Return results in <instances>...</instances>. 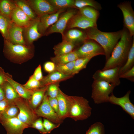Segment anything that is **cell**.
<instances>
[{"label":"cell","mask_w":134,"mask_h":134,"mask_svg":"<svg viewBox=\"0 0 134 134\" xmlns=\"http://www.w3.org/2000/svg\"><path fill=\"white\" fill-rule=\"evenodd\" d=\"M132 37L127 30L125 28H123L119 40L113 48L102 70L117 67H120L125 64L132 44Z\"/></svg>","instance_id":"cell-1"},{"label":"cell","mask_w":134,"mask_h":134,"mask_svg":"<svg viewBox=\"0 0 134 134\" xmlns=\"http://www.w3.org/2000/svg\"><path fill=\"white\" fill-rule=\"evenodd\" d=\"M86 30L85 33L88 39L96 41L103 48L106 61L110 57L113 48L120 39L122 30L114 32H104L99 30L97 27Z\"/></svg>","instance_id":"cell-2"},{"label":"cell","mask_w":134,"mask_h":134,"mask_svg":"<svg viewBox=\"0 0 134 134\" xmlns=\"http://www.w3.org/2000/svg\"><path fill=\"white\" fill-rule=\"evenodd\" d=\"M70 106L68 118L75 121L88 119L91 114L92 108L88 101L82 97L70 96Z\"/></svg>","instance_id":"cell-3"},{"label":"cell","mask_w":134,"mask_h":134,"mask_svg":"<svg viewBox=\"0 0 134 134\" xmlns=\"http://www.w3.org/2000/svg\"><path fill=\"white\" fill-rule=\"evenodd\" d=\"M3 52L9 59L19 63L27 61L33 57L31 47L26 45L13 44L4 40Z\"/></svg>","instance_id":"cell-4"},{"label":"cell","mask_w":134,"mask_h":134,"mask_svg":"<svg viewBox=\"0 0 134 134\" xmlns=\"http://www.w3.org/2000/svg\"><path fill=\"white\" fill-rule=\"evenodd\" d=\"M116 86L106 81L94 80L92 85L91 97L95 104L108 102L109 95L113 93Z\"/></svg>","instance_id":"cell-5"},{"label":"cell","mask_w":134,"mask_h":134,"mask_svg":"<svg viewBox=\"0 0 134 134\" xmlns=\"http://www.w3.org/2000/svg\"><path fill=\"white\" fill-rule=\"evenodd\" d=\"M14 102L19 109L17 117L22 123L30 127L32 124L38 117L30 105L28 100L20 97L16 99Z\"/></svg>","instance_id":"cell-6"},{"label":"cell","mask_w":134,"mask_h":134,"mask_svg":"<svg viewBox=\"0 0 134 134\" xmlns=\"http://www.w3.org/2000/svg\"><path fill=\"white\" fill-rule=\"evenodd\" d=\"M76 51L79 58L90 57L100 55H105L102 47L96 41L90 39L86 40Z\"/></svg>","instance_id":"cell-7"},{"label":"cell","mask_w":134,"mask_h":134,"mask_svg":"<svg viewBox=\"0 0 134 134\" xmlns=\"http://www.w3.org/2000/svg\"><path fill=\"white\" fill-rule=\"evenodd\" d=\"M34 111L38 117H43L56 124H61L63 122L50 106L46 92L42 102Z\"/></svg>","instance_id":"cell-8"},{"label":"cell","mask_w":134,"mask_h":134,"mask_svg":"<svg viewBox=\"0 0 134 134\" xmlns=\"http://www.w3.org/2000/svg\"><path fill=\"white\" fill-rule=\"evenodd\" d=\"M120 67H117L104 70H97L93 75L94 80H101L113 84L116 86L120 85V81L119 71Z\"/></svg>","instance_id":"cell-9"},{"label":"cell","mask_w":134,"mask_h":134,"mask_svg":"<svg viewBox=\"0 0 134 134\" xmlns=\"http://www.w3.org/2000/svg\"><path fill=\"white\" fill-rule=\"evenodd\" d=\"M76 13L75 10H69L63 14L57 21L48 29L44 34L47 35L57 33H61L62 36L67 23L71 18Z\"/></svg>","instance_id":"cell-10"},{"label":"cell","mask_w":134,"mask_h":134,"mask_svg":"<svg viewBox=\"0 0 134 134\" xmlns=\"http://www.w3.org/2000/svg\"><path fill=\"white\" fill-rule=\"evenodd\" d=\"M122 11L125 27L132 37L134 35V12L131 3L129 2L120 3L118 5Z\"/></svg>","instance_id":"cell-11"},{"label":"cell","mask_w":134,"mask_h":134,"mask_svg":"<svg viewBox=\"0 0 134 134\" xmlns=\"http://www.w3.org/2000/svg\"><path fill=\"white\" fill-rule=\"evenodd\" d=\"M131 93V91H129L124 96L120 98L116 97L112 93L109 96L108 102L120 106L124 111L134 119V105L130 99Z\"/></svg>","instance_id":"cell-12"},{"label":"cell","mask_w":134,"mask_h":134,"mask_svg":"<svg viewBox=\"0 0 134 134\" xmlns=\"http://www.w3.org/2000/svg\"><path fill=\"white\" fill-rule=\"evenodd\" d=\"M0 123L6 130L7 134H22L26 128H29L17 117L2 119Z\"/></svg>","instance_id":"cell-13"},{"label":"cell","mask_w":134,"mask_h":134,"mask_svg":"<svg viewBox=\"0 0 134 134\" xmlns=\"http://www.w3.org/2000/svg\"><path fill=\"white\" fill-rule=\"evenodd\" d=\"M38 17L56 12V9L48 1L45 0H33L26 1Z\"/></svg>","instance_id":"cell-14"},{"label":"cell","mask_w":134,"mask_h":134,"mask_svg":"<svg viewBox=\"0 0 134 134\" xmlns=\"http://www.w3.org/2000/svg\"><path fill=\"white\" fill-rule=\"evenodd\" d=\"M65 11L64 9L58 10L56 12L44 15L39 17L38 28L42 35L45 34L48 29L57 21L60 14Z\"/></svg>","instance_id":"cell-15"},{"label":"cell","mask_w":134,"mask_h":134,"mask_svg":"<svg viewBox=\"0 0 134 134\" xmlns=\"http://www.w3.org/2000/svg\"><path fill=\"white\" fill-rule=\"evenodd\" d=\"M56 98L58 104V115L63 121L68 118L70 106L69 96L64 93L60 89Z\"/></svg>","instance_id":"cell-16"},{"label":"cell","mask_w":134,"mask_h":134,"mask_svg":"<svg viewBox=\"0 0 134 134\" xmlns=\"http://www.w3.org/2000/svg\"><path fill=\"white\" fill-rule=\"evenodd\" d=\"M68 23V27L69 28L76 27L87 29L91 28L97 27V23L88 19L79 13L73 16Z\"/></svg>","instance_id":"cell-17"},{"label":"cell","mask_w":134,"mask_h":134,"mask_svg":"<svg viewBox=\"0 0 134 134\" xmlns=\"http://www.w3.org/2000/svg\"><path fill=\"white\" fill-rule=\"evenodd\" d=\"M23 28L12 21L8 30V41L14 44L26 45L23 35Z\"/></svg>","instance_id":"cell-18"},{"label":"cell","mask_w":134,"mask_h":134,"mask_svg":"<svg viewBox=\"0 0 134 134\" xmlns=\"http://www.w3.org/2000/svg\"><path fill=\"white\" fill-rule=\"evenodd\" d=\"M10 19L13 22L23 28L29 25L32 20L17 6L12 11Z\"/></svg>","instance_id":"cell-19"},{"label":"cell","mask_w":134,"mask_h":134,"mask_svg":"<svg viewBox=\"0 0 134 134\" xmlns=\"http://www.w3.org/2000/svg\"><path fill=\"white\" fill-rule=\"evenodd\" d=\"M39 18L38 17L32 20L29 25L24 28L26 39L29 43L31 44L41 36L38 28Z\"/></svg>","instance_id":"cell-20"},{"label":"cell","mask_w":134,"mask_h":134,"mask_svg":"<svg viewBox=\"0 0 134 134\" xmlns=\"http://www.w3.org/2000/svg\"><path fill=\"white\" fill-rule=\"evenodd\" d=\"M73 76L64 74L60 72L55 70L49 73L46 76L43 77L40 81L42 87L47 86L52 84L65 80L69 79Z\"/></svg>","instance_id":"cell-21"},{"label":"cell","mask_w":134,"mask_h":134,"mask_svg":"<svg viewBox=\"0 0 134 134\" xmlns=\"http://www.w3.org/2000/svg\"><path fill=\"white\" fill-rule=\"evenodd\" d=\"M6 81L13 87L17 93L21 98L29 100L33 92V91L28 90L23 86L13 79L11 75L8 73L5 75Z\"/></svg>","instance_id":"cell-22"},{"label":"cell","mask_w":134,"mask_h":134,"mask_svg":"<svg viewBox=\"0 0 134 134\" xmlns=\"http://www.w3.org/2000/svg\"><path fill=\"white\" fill-rule=\"evenodd\" d=\"M65 40L74 44L76 42H83L88 38L86 33L78 29H72L68 30L63 36Z\"/></svg>","instance_id":"cell-23"},{"label":"cell","mask_w":134,"mask_h":134,"mask_svg":"<svg viewBox=\"0 0 134 134\" xmlns=\"http://www.w3.org/2000/svg\"><path fill=\"white\" fill-rule=\"evenodd\" d=\"M47 86L33 91L30 99L28 101L30 105L34 110L42 102L46 92Z\"/></svg>","instance_id":"cell-24"},{"label":"cell","mask_w":134,"mask_h":134,"mask_svg":"<svg viewBox=\"0 0 134 134\" xmlns=\"http://www.w3.org/2000/svg\"><path fill=\"white\" fill-rule=\"evenodd\" d=\"M79 58L76 51L73 50L69 53L55 55L51 60L56 65L65 64L75 61Z\"/></svg>","instance_id":"cell-25"},{"label":"cell","mask_w":134,"mask_h":134,"mask_svg":"<svg viewBox=\"0 0 134 134\" xmlns=\"http://www.w3.org/2000/svg\"><path fill=\"white\" fill-rule=\"evenodd\" d=\"M75 44L65 40L55 45L53 47L55 55L67 54L73 51Z\"/></svg>","instance_id":"cell-26"},{"label":"cell","mask_w":134,"mask_h":134,"mask_svg":"<svg viewBox=\"0 0 134 134\" xmlns=\"http://www.w3.org/2000/svg\"><path fill=\"white\" fill-rule=\"evenodd\" d=\"M4 92L5 99L10 102H14L16 99L21 97L12 86L8 81L2 85Z\"/></svg>","instance_id":"cell-27"},{"label":"cell","mask_w":134,"mask_h":134,"mask_svg":"<svg viewBox=\"0 0 134 134\" xmlns=\"http://www.w3.org/2000/svg\"><path fill=\"white\" fill-rule=\"evenodd\" d=\"M79 13L81 15L95 23L100 15L98 10L91 7L87 6L79 9Z\"/></svg>","instance_id":"cell-28"},{"label":"cell","mask_w":134,"mask_h":134,"mask_svg":"<svg viewBox=\"0 0 134 134\" xmlns=\"http://www.w3.org/2000/svg\"><path fill=\"white\" fill-rule=\"evenodd\" d=\"M134 66V38L130 50L127 60L125 64L120 68L119 76Z\"/></svg>","instance_id":"cell-29"},{"label":"cell","mask_w":134,"mask_h":134,"mask_svg":"<svg viewBox=\"0 0 134 134\" xmlns=\"http://www.w3.org/2000/svg\"><path fill=\"white\" fill-rule=\"evenodd\" d=\"M16 6L14 2L11 1L0 0V13L10 19L11 14Z\"/></svg>","instance_id":"cell-30"},{"label":"cell","mask_w":134,"mask_h":134,"mask_svg":"<svg viewBox=\"0 0 134 134\" xmlns=\"http://www.w3.org/2000/svg\"><path fill=\"white\" fill-rule=\"evenodd\" d=\"M87 6L92 7L98 10L102 9L100 4L93 0H75L73 7L79 9Z\"/></svg>","instance_id":"cell-31"},{"label":"cell","mask_w":134,"mask_h":134,"mask_svg":"<svg viewBox=\"0 0 134 134\" xmlns=\"http://www.w3.org/2000/svg\"><path fill=\"white\" fill-rule=\"evenodd\" d=\"M11 22L10 18L0 13V32L4 40H8V30Z\"/></svg>","instance_id":"cell-32"},{"label":"cell","mask_w":134,"mask_h":134,"mask_svg":"<svg viewBox=\"0 0 134 134\" xmlns=\"http://www.w3.org/2000/svg\"><path fill=\"white\" fill-rule=\"evenodd\" d=\"M19 111V109L14 102H11L0 118V120L17 117Z\"/></svg>","instance_id":"cell-33"},{"label":"cell","mask_w":134,"mask_h":134,"mask_svg":"<svg viewBox=\"0 0 134 134\" xmlns=\"http://www.w3.org/2000/svg\"><path fill=\"white\" fill-rule=\"evenodd\" d=\"M14 3L16 5L20 8L31 20L36 18L33 9L26 1L16 0L14 1Z\"/></svg>","instance_id":"cell-34"},{"label":"cell","mask_w":134,"mask_h":134,"mask_svg":"<svg viewBox=\"0 0 134 134\" xmlns=\"http://www.w3.org/2000/svg\"><path fill=\"white\" fill-rule=\"evenodd\" d=\"M75 0H48L57 10L70 7H73Z\"/></svg>","instance_id":"cell-35"},{"label":"cell","mask_w":134,"mask_h":134,"mask_svg":"<svg viewBox=\"0 0 134 134\" xmlns=\"http://www.w3.org/2000/svg\"><path fill=\"white\" fill-rule=\"evenodd\" d=\"M92 58H79L75 61L74 66L72 75L78 73L82 70L86 68L88 63Z\"/></svg>","instance_id":"cell-36"},{"label":"cell","mask_w":134,"mask_h":134,"mask_svg":"<svg viewBox=\"0 0 134 134\" xmlns=\"http://www.w3.org/2000/svg\"><path fill=\"white\" fill-rule=\"evenodd\" d=\"M75 61L64 64L56 65V70L65 75H72Z\"/></svg>","instance_id":"cell-37"},{"label":"cell","mask_w":134,"mask_h":134,"mask_svg":"<svg viewBox=\"0 0 134 134\" xmlns=\"http://www.w3.org/2000/svg\"><path fill=\"white\" fill-rule=\"evenodd\" d=\"M85 134H105L104 125L100 122H96L91 126Z\"/></svg>","instance_id":"cell-38"},{"label":"cell","mask_w":134,"mask_h":134,"mask_svg":"<svg viewBox=\"0 0 134 134\" xmlns=\"http://www.w3.org/2000/svg\"><path fill=\"white\" fill-rule=\"evenodd\" d=\"M26 89L34 91L41 88L40 81L36 80L32 76L23 85Z\"/></svg>","instance_id":"cell-39"},{"label":"cell","mask_w":134,"mask_h":134,"mask_svg":"<svg viewBox=\"0 0 134 134\" xmlns=\"http://www.w3.org/2000/svg\"><path fill=\"white\" fill-rule=\"evenodd\" d=\"M59 83H56L50 84L47 86L46 93L48 96L51 98H56L60 88Z\"/></svg>","instance_id":"cell-40"},{"label":"cell","mask_w":134,"mask_h":134,"mask_svg":"<svg viewBox=\"0 0 134 134\" xmlns=\"http://www.w3.org/2000/svg\"><path fill=\"white\" fill-rule=\"evenodd\" d=\"M43 125L47 134L50 133L53 130L59 127L61 124L55 123L50 120L44 118Z\"/></svg>","instance_id":"cell-41"},{"label":"cell","mask_w":134,"mask_h":134,"mask_svg":"<svg viewBox=\"0 0 134 134\" xmlns=\"http://www.w3.org/2000/svg\"><path fill=\"white\" fill-rule=\"evenodd\" d=\"M30 127L37 130L41 134H47L44 128L43 121L41 117H38L35 120L32 124Z\"/></svg>","instance_id":"cell-42"},{"label":"cell","mask_w":134,"mask_h":134,"mask_svg":"<svg viewBox=\"0 0 134 134\" xmlns=\"http://www.w3.org/2000/svg\"><path fill=\"white\" fill-rule=\"evenodd\" d=\"M120 78H126L129 80L134 81V66L131 68L127 71L119 76Z\"/></svg>","instance_id":"cell-43"},{"label":"cell","mask_w":134,"mask_h":134,"mask_svg":"<svg viewBox=\"0 0 134 134\" xmlns=\"http://www.w3.org/2000/svg\"><path fill=\"white\" fill-rule=\"evenodd\" d=\"M48 101L49 104L51 107L58 115V104L56 98H51L48 97Z\"/></svg>","instance_id":"cell-44"},{"label":"cell","mask_w":134,"mask_h":134,"mask_svg":"<svg viewBox=\"0 0 134 134\" xmlns=\"http://www.w3.org/2000/svg\"><path fill=\"white\" fill-rule=\"evenodd\" d=\"M31 76L36 80L39 81L42 79L43 76L40 65L36 68L33 74Z\"/></svg>","instance_id":"cell-45"},{"label":"cell","mask_w":134,"mask_h":134,"mask_svg":"<svg viewBox=\"0 0 134 134\" xmlns=\"http://www.w3.org/2000/svg\"><path fill=\"white\" fill-rule=\"evenodd\" d=\"M56 65L52 62H47L44 65V68L46 72L51 73L56 70Z\"/></svg>","instance_id":"cell-46"},{"label":"cell","mask_w":134,"mask_h":134,"mask_svg":"<svg viewBox=\"0 0 134 134\" xmlns=\"http://www.w3.org/2000/svg\"><path fill=\"white\" fill-rule=\"evenodd\" d=\"M10 103L5 99L0 101V118L7 108Z\"/></svg>","instance_id":"cell-47"},{"label":"cell","mask_w":134,"mask_h":134,"mask_svg":"<svg viewBox=\"0 0 134 134\" xmlns=\"http://www.w3.org/2000/svg\"><path fill=\"white\" fill-rule=\"evenodd\" d=\"M6 73L4 71L3 69L0 67V85H2L6 81L5 77Z\"/></svg>","instance_id":"cell-48"},{"label":"cell","mask_w":134,"mask_h":134,"mask_svg":"<svg viewBox=\"0 0 134 134\" xmlns=\"http://www.w3.org/2000/svg\"><path fill=\"white\" fill-rule=\"evenodd\" d=\"M5 99L4 92L2 85H0V101Z\"/></svg>","instance_id":"cell-49"}]
</instances>
